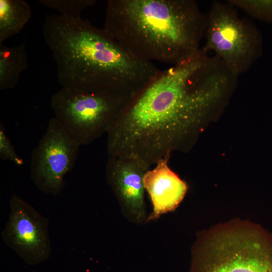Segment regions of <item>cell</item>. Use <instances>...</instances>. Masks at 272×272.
I'll use <instances>...</instances> for the list:
<instances>
[{
    "label": "cell",
    "instance_id": "obj_1",
    "mask_svg": "<svg viewBox=\"0 0 272 272\" xmlns=\"http://www.w3.org/2000/svg\"><path fill=\"white\" fill-rule=\"evenodd\" d=\"M236 83L225 63L202 48L159 71L130 99L107 132L108 156L133 157L151 167L174 151L188 149Z\"/></svg>",
    "mask_w": 272,
    "mask_h": 272
},
{
    "label": "cell",
    "instance_id": "obj_2",
    "mask_svg": "<svg viewBox=\"0 0 272 272\" xmlns=\"http://www.w3.org/2000/svg\"><path fill=\"white\" fill-rule=\"evenodd\" d=\"M42 30L62 87L132 96L160 71L81 18L48 15Z\"/></svg>",
    "mask_w": 272,
    "mask_h": 272
},
{
    "label": "cell",
    "instance_id": "obj_3",
    "mask_svg": "<svg viewBox=\"0 0 272 272\" xmlns=\"http://www.w3.org/2000/svg\"><path fill=\"white\" fill-rule=\"evenodd\" d=\"M206 26L193 0H108L103 29L139 58L173 65L199 52Z\"/></svg>",
    "mask_w": 272,
    "mask_h": 272
},
{
    "label": "cell",
    "instance_id": "obj_4",
    "mask_svg": "<svg viewBox=\"0 0 272 272\" xmlns=\"http://www.w3.org/2000/svg\"><path fill=\"white\" fill-rule=\"evenodd\" d=\"M189 272H272V234L253 225H227L199 236Z\"/></svg>",
    "mask_w": 272,
    "mask_h": 272
},
{
    "label": "cell",
    "instance_id": "obj_5",
    "mask_svg": "<svg viewBox=\"0 0 272 272\" xmlns=\"http://www.w3.org/2000/svg\"><path fill=\"white\" fill-rule=\"evenodd\" d=\"M132 97L62 87L51 96L50 105L66 134L80 146L87 145L107 133Z\"/></svg>",
    "mask_w": 272,
    "mask_h": 272
},
{
    "label": "cell",
    "instance_id": "obj_6",
    "mask_svg": "<svg viewBox=\"0 0 272 272\" xmlns=\"http://www.w3.org/2000/svg\"><path fill=\"white\" fill-rule=\"evenodd\" d=\"M204 37L202 48L214 51L238 76L247 72L262 53V38L257 28L240 17L227 2H213L206 15Z\"/></svg>",
    "mask_w": 272,
    "mask_h": 272
},
{
    "label": "cell",
    "instance_id": "obj_7",
    "mask_svg": "<svg viewBox=\"0 0 272 272\" xmlns=\"http://www.w3.org/2000/svg\"><path fill=\"white\" fill-rule=\"evenodd\" d=\"M80 145L51 118L45 133L31 154L30 176L36 187L46 194L58 195L64 177L74 167Z\"/></svg>",
    "mask_w": 272,
    "mask_h": 272
},
{
    "label": "cell",
    "instance_id": "obj_8",
    "mask_svg": "<svg viewBox=\"0 0 272 272\" xmlns=\"http://www.w3.org/2000/svg\"><path fill=\"white\" fill-rule=\"evenodd\" d=\"M10 206L9 219L2 232L4 243L28 264L47 259L51 253L47 219L16 194Z\"/></svg>",
    "mask_w": 272,
    "mask_h": 272
},
{
    "label": "cell",
    "instance_id": "obj_9",
    "mask_svg": "<svg viewBox=\"0 0 272 272\" xmlns=\"http://www.w3.org/2000/svg\"><path fill=\"white\" fill-rule=\"evenodd\" d=\"M150 167L133 157H108L107 181L116 197L122 214L130 222H147L144 177Z\"/></svg>",
    "mask_w": 272,
    "mask_h": 272
},
{
    "label": "cell",
    "instance_id": "obj_10",
    "mask_svg": "<svg viewBox=\"0 0 272 272\" xmlns=\"http://www.w3.org/2000/svg\"><path fill=\"white\" fill-rule=\"evenodd\" d=\"M170 157L160 159L155 167L148 170L144 177L146 191L150 198L153 211L147 222L174 210L184 198L187 190L186 183L169 166Z\"/></svg>",
    "mask_w": 272,
    "mask_h": 272
},
{
    "label": "cell",
    "instance_id": "obj_11",
    "mask_svg": "<svg viewBox=\"0 0 272 272\" xmlns=\"http://www.w3.org/2000/svg\"><path fill=\"white\" fill-rule=\"evenodd\" d=\"M25 42L8 46L0 43V89L14 88L21 73L28 66V56Z\"/></svg>",
    "mask_w": 272,
    "mask_h": 272
},
{
    "label": "cell",
    "instance_id": "obj_12",
    "mask_svg": "<svg viewBox=\"0 0 272 272\" xmlns=\"http://www.w3.org/2000/svg\"><path fill=\"white\" fill-rule=\"evenodd\" d=\"M32 17L24 0H0V43L19 33Z\"/></svg>",
    "mask_w": 272,
    "mask_h": 272
},
{
    "label": "cell",
    "instance_id": "obj_13",
    "mask_svg": "<svg viewBox=\"0 0 272 272\" xmlns=\"http://www.w3.org/2000/svg\"><path fill=\"white\" fill-rule=\"evenodd\" d=\"M43 6L61 13V16L71 19L81 18V14L85 9L94 6L96 0H39Z\"/></svg>",
    "mask_w": 272,
    "mask_h": 272
},
{
    "label": "cell",
    "instance_id": "obj_14",
    "mask_svg": "<svg viewBox=\"0 0 272 272\" xmlns=\"http://www.w3.org/2000/svg\"><path fill=\"white\" fill-rule=\"evenodd\" d=\"M250 16L272 25V0H228Z\"/></svg>",
    "mask_w": 272,
    "mask_h": 272
},
{
    "label": "cell",
    "instance_id": "obj_15",
    "mask_svg": "<svg viewBox=\"0 0 272 272\" xmlns=\"http://www.w3.org/2000/svg\"><path fill=\"white\" fill-rule=\"evenodd\" d=\"M0 158L9 160L18 166L24 164L23 159L17 154L14 147L8 137L4 125L0 124Z\"/></svg>",
    "mask_w": 272,
    "mask_h": 272
}]
</instances>
